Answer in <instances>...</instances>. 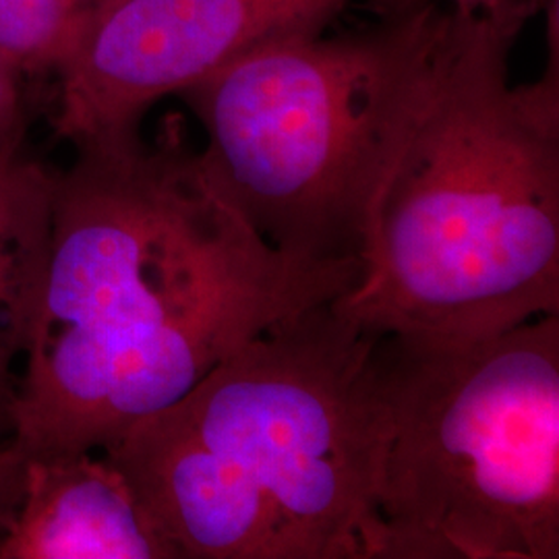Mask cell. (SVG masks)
I'll use <instances>...</instances> for the list:
<instances>
[{
    "mask_svg": "<svg viewBox=\"0 0 559 559\" xmlns=\"http://www.w3.org/2000/svg\"><path fill=\"white\" fill-rule=\"evenodd\" d=\"M350 0H96L60 62L55 131L75 147L127 140L164 96L251 50L323 34Z\"/></svg>",
    "mask_w": 559,
    "mask_h": 559,
    "instance_id": "obj_6",
    "label": "cell"
},
{
    "mask_svg": "<svg viewBox=\"0 0 559 559\" xmlns=\"http://www.w3.org/2000/svg\"><path fill=\"white\" fill-rule=\"evenodd\" d=\"M55 173L13 441L27 459L106 452L245 342L340 299L360 263L270 247L207 177L177 117L156 140L81 145Z\"/></svg>",
    "mask_w": 559,
    "mask_h": 559,
    "instance_id": "obj_1",
    "label": "cell"
},
{
    "mask_svg": "<svg viewBox=\"0 0 559 559\" xmlns=\"http://www.w3.org/2000/svg\"><path fill=\"white\" fill-rule=\"evenodd\" d=\"M425 2H440L460 13H479V11H496L514 2H540V0H376V9L380 15H390V13H400V11L419 7Z\"/></svg>",
    "mask_w": 559,
    "mask_h": 559,
    "instance_id": "obj_12",
    "label": "cell"
},
{
    "mask_svg": "<svg viewBox=\"0 0 559 559\" xmlns=\"http://www.w3.org/2000/svg\"><path fill=\"white\" fill-rule=\"evenodd\" d=\"M452 23L454 9L425 2L346 36L265 44L187 87L207 177L280 253L362 265Z\"/></svg>",
    "mask_w": 559,
    "mask_h": 559,
    "instance_id": "obj_4",
    "label": "cell"
},
{
    "mask_svg": "<svg viewBox=\"0 0 559 559\" xmlns=\"http://www.w3.org/2000/svg\"><path fill=\"white\" fill-rule=\"evenodd\" d=\"M20 69L0 59V143L21 135Z\"/></svg>",
    "mask_w": 559,
    "mask_h": 559,
    "instance_id": "obj_11",
    "label": "cell"
},
{
    "mask_svg": "<svg viewBox=\"0 0 559 559\" xmlns=\"http://www.w3.org/2000/svg\"><path fill=\"white\" fill-rule=\"evenodd\" d=\"M25 466L27 456L13 438L0 441V539L20 508L25 487Z\"/></svg>",
    "mask_w": 559,
    "mask_h": 559,
    "instance_id": "obj_10",
    "label": "cell"
},
{
    "mask_svg": "<svg viewBox=\"0 0 559 559\" xmlns=\"http://www.w3.org/2000/svg\"><path fill=\"white\" fill-rule=\"evenodd\" d=\"M55 173L21 152V135L0 143V441L13 436L25 350L48 258Z\"/></svg>",
    "mask_w": 559,
    "mask_h": 559,
    "instance_id": "obj_8",
    "label": "cell"
},
{
    "mask_svg": "<svg viewBox=\"0 0 559 559\" xmlns=\"http://www.w3.org/2000/svg\"><path fill=\"white\" fill-rule=\"evenodd\" d=\"M96 0H0V59L20 71L59 69Z\"/></svg>",
    "mask_w": 559,
    "mask_h": 559,
    "instance_id": "obj_9",
    "label": "cell"
},
{
    "mask_svg": "<svg viewBox=\"0 0 559 559\" xmlns=\"http://www.w3.org/2000/svg\"><path fill=\"white\" fill-rule=\"evenodd\" d=\"M378 336L338 299L311 307L102 454L180 559H383Z\"/></svg>",
    "mask_w": 559,
    "mask_h": 559,
    "instance_id": "obj_2",
    "label": "cell"
},
{
    "mask_svg": "<svg viewBox=\"0 0 559 559\" xmlns=\"http://www.w3.org/2000/svg\"><path fill=\"white\" fill-rule=\"evenodd\" d=\"M0 559H180L133 485L100 452L27 459Z\"/></svg>",
    "mask_w": 559,
    "mask_h": 559,
    "instance_id": "obj_7",
    "label": "cell"
},
{
    "mask_svg": "<svg viewBox=\"0 0 559 559\" xmlns=\"http://www.w3.org/2000/svg\"><path fill=\"white\" fill-rule=\"evenodd\" d=\"M371 362L383 559H558L559 316Z\"/></svg>",
    "mask_w": 559,
    "mask_h": 559,
    "instance_id": "obj_5",
    "label": "cell"
},
{
    "mask_svg": "<svg viewBox=\"0 0 559 559\" xmlns=\"http://www.w3.org/2000/svg\"><path fill=\"white\" fill-rule=\"evenodd\" d=\"M539 2L460 13L338 305L376 334L487 338L559 316V69L514 85Z\"/></svg>",
    "mask_w": 559,
    "mask_h": 559,
    "instance_id": "obj_3",
    "label": "cell"
}]
</instances>
